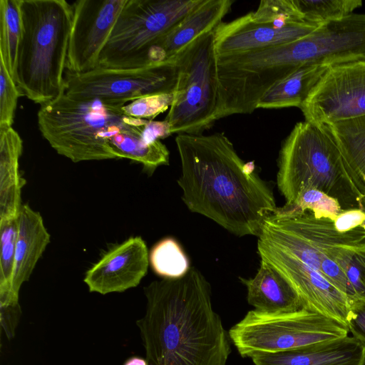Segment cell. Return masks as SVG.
<instances>
[{"label":"cell","mask_w":365,"mask_h":365,"mask_svg":"<svg viewBox=\"0 0 365 365\" xmlns=\"http://www.w3.org/2000/svg\"><path fill=\"white\" fill-rule=\"evenodd\" d=\"M299 108L322 125L365 115V60L330 66Z\"/></svg>","instance_id":"cell-11"},{"label":"cell","mask_w":365,"mask_h":365,"mask_svg":"<svg viewBox=\"0 0 365 365\" xmlns=\"http://www.w3.org/2000/svg\"><path fill=\"white\" fill-rule=\"evenodd\" d=\"M251 359L255 365H365V349L348 335L291 350L258 354Z\"/></svg>","instance_id":"cell-17"},{"label":"cell","mask_w":365,"mask_h":365,"mask_svg":"<svg viewBox=\"0 0 365 365\" xmlns=\"http://www.w3.org/2000/svg\"><path fill=\"white\" fill-rule=\"evenodd\" d=\"M364 224L365 225V222Z\"/></svg>","instance_id":"cell-35"},{"label":"cell","mask_w":365,"mask_h":365,"mask_svg":"<svg viewBox=\"0 0 365 365\" xmlns=\"http://www.w3.org/2000/svg\"><path fill=\"white\" fill-rule=\"evenodd\" d=\"M18 217L0 220V311L21 310L11 298Z\"/></svg>","instance_id":"cell-22"},{"label":"cell","mask_w":365,"mask_h":365,"mask_svg":"<svg viewBox=\"0 0 365 365\" xmlns=\"http://www.w3.org/2000/svg\"><path fill=\"white\" fill-rule=\"evenodd\" d=\"M284 207L299 212L309 211L317 218L332 221L344 211L336 199L315 188L302 190L292 205Z\"/></svg>","instance_id":"cell-28"},{"label":"cell","mask_w":365,"mask_h":365,"mask_svg":"<svg viewBox=\"0 0 365 365\" xmlns=\"http://www.w3.org/2000/svg\"><path fill=\"white\" fill-rule=\"evenodd\" d=\"M278 168L286 207L302 190L315 188L336 199L343 210H365V180L326 125L297 123L282 144Z\"/></svg>","instance_id":"cell-4"},{"label":"cell","mask_w":365,"mask_h":365,"mask_svg":"<svg viewBox=\"0 0 365 365\" xmlns=\"http://www.w3.org/2000/svg\"><path fill=\"white\" fill-rule=\"evenodd\" d=\"M365 180V115L326 125Z\"/></svg>","instance_id":"cell-23"},{"label":"cell","mask_w":365,"mask_h":365,"mask_svg":"<svg viewBox=\"0 0 365 365\" xmlns=\"http://www.w3.org/2000/svg\"><path fill=\"white\" fill-rule=\"evenodd\" d=\"M20 0L0 1V59L14 79L21 32Z\"/></svg>","instance_id":"cell-24"},{"label":"cell","mask_w":365,"mask_h":365,"mask_svg":"<svg viewBox=\"0 0 365 365\" xmlns=\"http://www.w3.org/2000/svg\"><path fill=\"white\" fill-rule=\"evenodd\" d=\"M51 236L41 215L29 205H22L18 216V232L15 246L14 270L11 282V298L19 303L21 285L28 281L47 245Z\"/></svg>","instance_id":"cell-18"},{"label":"cell","mask_w":365,"mask_h":365,"mask_svg":"<svg viewBox=\"0 0 365 365\" xmlns=\"http://www.w3.org/2000/svg\"><path fill=\"white\" fill-rule=\"evenodd\" d=\"M250 13L255 21L277 27L306 21L294 0H263L255 11Z\"/></svg>","instance_id":"cell-27"},{"label":"cell","mask_w":365,"mask_h":365,"mask_svg":"<svg viewBox=\"0 0 365 365\" xmlns=\"http://www.w3.org/2000/svg\"><path fill=\"white\" fill-rule=\"evenodd\" d=\"M23 141L11 127H0V220L17 218L25 180L19 170Z\"/></svg>","instance_id":"cell-20"},{"label":"cell","mask_w":365,"mask_h":365,"mask_svg":"<svg viewBox=\"0 0 365 365\" xmlns=\"http://www.w3.org/2000/svg\"><path fill=\"white\" fill-rule=\"evenodd\" d=\"M127 0H78L73 20L66 70L82 73L98 67L99 58Z\"/></svg>","instance_id":"cell-13"},{"label":"cell","mask_w":365,"mask_h":365,"mask_svg":"<svg viewBox=\"0 0 365 365\" xmlns=\"http://www.w3.org/2000/svg\"><path fill=\"white\" fill-rule=\"evenodd\" d=\"M123 365H148V364L145 358L135 356L127 359Z\"/></svg>","instance_id":"cell-34"},{"label":"cell","mask_w":365,"mask_h":365,"mask_svg":"<svg viewBox=\"0 0 365 365\" xmlns=\"http://www.w3.org/2000/svg\"><path fill=\"white\" fill-rule=\"evenodd\" d=\"M319 24L302 21L284 27L255 21L248 13L215 30L217 56L257 51L288 43L314 31Z\"/></svg>","instance_id":"cell-15"},{"label":"cell","mask_w":365,"mask_h":365,"mask_svg":"<svg viewBox=\"0 0 365 365\" xmlns=\"http://www.w3.org/2000/svg\"><path fill=\"white\" fill-rule=\"evenodd\" d=\"M149 261L154 272L164 278L181 277L190 269L187 256L173 238L158 242L150 251Z\"/></svg>","instance_id":"cell-25"},{"label":"cell","mask_w":365,"mask_h":365,"mask_svg":"<svg viewBox=\"0 0 365 365\" xmlns=\"http://www.w3.org/2000/svg\"><path fill=\"white\" fill-rule=\"evenodd\" d=\"M346 327L358 342L365 349V302H359L351 307Z\"/></svg>","instance_id":"cell-32"},{"label":"cell","mask_w":365,"mask_h":365,"mask_svg":"<svg viewBox=\"0 0 365 365\" xmlns=\"http://www.w3.org/2000/svg\"><path fill=\"white\" fill-rule=\"evenodd\" d=\"M145 312L136 321L148 365H226L229 333L211 301L209 282L194 267L144 288Z\"/></svg>","instance_id":"cell-2"},{"label":"cell","mask_w":365,"mask_h":365,"mask_svg":"<svg viewBox=\"0 0 365 365\" xmlns=\"http://www.w3.org/2000/svg\"><path fill=\"white\" fill-rule=\"evenodd\" d=\"M125 100L75 98L64 91L41 105L37 113L42 136L73 163L117 158L115 150L130 135L143 133L148 120L126 115Z\"/></svg>","instance_id":"cell-3"},{"label":"cell","mask_w":365,"mask_h":365,"mask_svg":"<svg viewBox=\"0 0 365 365\" xmlns=\"http://www.w3.org/2000/svg\"><path fill=\"white\" fill-rule=\"evenodd\" d=\"M257 237L292 255L319 272L344 294L351 305L357 302L342 269L351 254L365 245L364 224L340 233L329 219H319L309 211L283 207L265 220Z\"/></svg>","instance_id":"cell-6"},{"label":"cell","mask_w":365,"mask_h":365,"mask_svg":"<svg viewBox=\"0 0 365 365\" xmlns=\"http://www.w3.org/2000/svg\"><path fill=\"white\" fill-rule=\"evenodd\" d=\"M18 87L0 59V127H11L19 98Z\"/></svg>","instance_id":"cell-30"},{"label":"cell","mask_w":365,"mask_h":365,"mask_svg":"<svg viewBox=\"0 0 365 365\" xmlns=\"http://www.w3.org/2000/svg\"><path fill=\"white\" fill-rule=\"evenodd\" d=\"M333 222L335 229L339 232H347L365 222V210L361 209L344 210Z\"/></svg>","instance_id":"cell-33"},{"label":"cell","mask_w":365,"mask_h":365,"mask_svg":"<svg viewBox=\"0 0 365 365\" xmlns=\"http://www.w3.org/2000/svg\"><path fill=\"white\" fill-rule=\"evenodd\" d=\"M329 67L299 66L269 88L258 101L257 108H299Z\"/></svg>","instance_id":"cell-21"},{"label":"cell","mask_w":365,"mask_h":365,"mask_svg":"<svg viewBox=\"0 0 365 365\" xmlns=\"http://www.w3.org/2000/svg\"><path fill=\"white\" fill-rule=\"evenodd\" d=\"M233 3L232 0H202L146 51L142 66L175 61L192 41L215 30Z\"/></svg>","instance_id":"cell-16"},{"label":"cell","mask_w":365,"mask_h":365,"mask_svg":"<svg viewBox=\"0 0 365 365\" xmlns=\"http://www.w3.org/2000/svg\"><path fill=\"white\" fill-rule=\"evenodd\" d=\"M175 143L181 161L178 183L187 208L238 237H258L278 207L255 164L240 158L224 133L179 134Z\"/></svg>","instance_id":"cell-1"},{"label":"cell","mask_w":365,"mask_h":365,"mask_svg":"<svg viewBox=\"0 0 365 365\" xmlns=\"http://www.w3.org/2000/svg\"><path fill=\"white\" fill-rule=\"evenodd\" d=\"M261 260L272 267L287 282L304 308L346 327L351 304L348 297L321 275L292 255L257 240Z\"/></svg>","instance_id":"cell-12"},{"label":"cell","mask_w":365,"mask_h":365,"mask_svg":"<svg viewBox=\"0 0 365 365\" xmlns=\"http://www.w3.org/2000/svg\"><path fill=\"white\" fill-rule=\"evenodd\" d=\"M240 279L247 288V302L255 310L266 313H289L304 308L287 282L262 260L254 277H240Z\"/></svg>","instance_id":"cell-19"},{"label":"cell","mask_w":365,"mask_h":365,"mask_svg":"<svg viewBox=\"0 0 365 365\" xmlns=\"http://www.w3.org/2000/svg\"><path fill=\"white\" fill-rule=\"evenodd\" d=\"M173 101V93L149 95L126 103L123 110L133 118L153 120L159 114L170 108Z\"/></svg>","instance_id":"cell-29"},{"label":"cell","mask_w":365,"mask_h":365,"mask_svg":"<svg viewBox=\"0 0 365 365\" xmlns=\"http://www.w3.org/2000/svg\"><path fill=\"white\" fill-rule=\"evenodd\" d=\"M149 262L145 241L140 237H129L105 253L87 270L83 281L91 292H123L140 284Z\"/></svg>","instance_id":"cell-14"},{"label":"cell","mask_w":365,"mask_h":365,"mask_svg":"<svg viewBox=\"0 0 365 365\" xmlns=\"http://www.w3.org/2000/svg\"><path fill=\"white\" fill-rule=\"evenodd\" d=\"M344 272L355 293L357 303L365 302V245L354 253Z\"/></svg>","instance_id":"cell-31"},{"label":"cell","mask_w":365,"mask_h":365,"mask_svg":"<svg viewBox=\"0 0 365 365\" xmlns=\"http://www.w3.org/2000/svg\"><path fill=\"white\" fill-rule=\"evenodd\" d=\"M176 62L173 101L165 120L172 134L202 135L217 120L219 83L215 30L189 44Z\"/></svg>","instance_id":"cell-7"},{"label":"cell","mask_w":365,"mask_h":365,"mask_svg":"<svg viewBox=\"0 0 365 365\" xmlns=\"http://www.w3.org/2000/svg\"><path fill=\"white\" fill-rule=\"evenodd\" d=\"M19 8L14 80L21 96L43 105L64 91L72 5L66 0H20Z\"/></svg>","instance_id":"cell-5"},{"label":"cell","mask_w":365,"mask_h":365,"mask_svg":"<svg viewBox=\"0 0 365 365\" xmlns=\"http://www.w3.org/2000/svg\"><path fill=\"white\" fill-rule=\"evenodd\" d=\"M304 21L321 24L340 19L362 5L361 0H294Z\"/></svg>","instance_id":"cell-26"},{"label":"cell","mask_w":365,"mask_h":365,"mask_svg":"<svg viewBox=\"0 0 365 365\" xmlns=\"http://www.w3.org/2000/svg\"><path fill=\"white\" fill-rule=\"evenodd\" d=\"M178 77L176 59L135 68H96L74 73L66 71L64 93L75 98L121 99L173 93Z\"/></svg>","instance_id":"cell-10"},{"label":"cell","mask_w":365,"mask_h":365,"mask_svg":"<svg viewBox=\"0 0 365 365\" xmlns=\"http://www.w3.org/2000/svg\"><path fill=\"white\" fill-rule=\"evenodd\" d=\"M228 333L244 358L291 350L349 334L344 324L306 308L289 313L250 310Z\"/></svg>","instance_id":"cell-8"},{"label":"cell","mask_w":365,"mask_h":365,"mask_svg":"<svg viewBox=\"0 0 365 365\" xmlns=\"http://www.w3.org/2000/svg\"><path fill=\"white\" fill-rule=\"evenodd\" d=\"M202 0H127L101 51L98 67H142L146 51Z\"/></svg>","instance_id":"cell-9"}]
</instances>
